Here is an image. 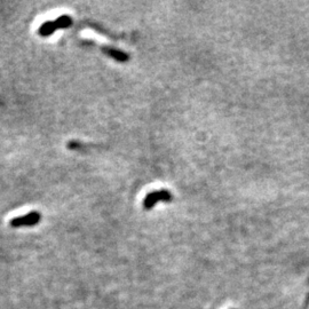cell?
<instances>
[{"label": "cell", "instance_id": "5", "mask_svg": "<svg viewBox=\"0 0 309 309\" xmlns=\"http://www.w3.org/2000/svg\"><path fill=\"white\" fill-rule=\"evenodd\" d=\"M57 29H64V27H69L72 24V19L69 15H62L58 17L57 20H55Z\"/></svg>", "mask_w": 309, "mask_h": 309}, {"label": "cell", "instance_id": "3", "mask_svg": "<svg viewBox=\"0 0 309 309\" xmlns=\"http://www.w3.org/2000/svg\"><path fill=\"white\" fill-rule=\"evenodd\" d=\"M170 198V194L166 191H154L153 194L148 195L146 199H144V207L150 208L153 207L154 203H156L158 199H167Z\"/></svg>", "mask_w": 309, "mask_h": 309}, {"label": "cell", "instance_id": "1", "mask_svg": "<svg viewBox=\"0 0 309 309\" xmlns=\"http://www.w3.org/2000/svg\"><path fill=\"white\" fill-rule=\"evenodd\" d=\"M40 220V214L38 212H31L29 214L23 216H17L10 221V226L20 227V226H33L37 225Z\"/></svg>", "mask_w": 309, "mask_h": 309}, {"label": "cell", "instance_id": "4", "mask_svg": "<svg viewBox=\"0 0 309 309\" xmlns=\"http://www.w3.org/2000/svg\"><path fill=\"white\" fill-rule=\"evenodd\" d=\"M56 30L57 26L56 23H55V21H47V22L41 24L38 33H39L41 37H50L51 34H53Z\"/></svg>", "mask_w": 309, "mask_h": 309}, {"label": "cell", "instance_id": "2", "mask_svg": "<svg viewBox=\"0 0 309 309\" xmlns=\"http://www.w3.org/2000/svg\"><path fill=\"white\" fill-rule=\"evenodd\" d=\"M102 52L105 55H108L109 57H111L113 60L118 62H126L129 60V56L125 53V52L117 50L115 47H103Z\"/></svg>", "mask_w": 309, "mask_h": 309}]
</instances>
